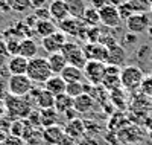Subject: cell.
<instances>
[{
  "instance_id": "1",
  "label": "cell",
  "mask_w": 152,
  "mask_h": 145,
  "mask_svg": "<svg viewBox=\"0 0 152 145\" xmlns=\"http://www.w3.org/2000/svg\"><path fill=\"white\" fill-rule=\"evenodd\" d=\"M26 75L31 78V81L37 86H44V83L52 76V69L49 66L47 58L43 57H35L32 60H29V66H28V72Z\"/></svg>"
},
{
  "instance_id": "2",
  "label": "cell",
  "mask_w": 152,
  "mask_h": 145,
  "mask_svg": "<svg viewBox=\"0 0 152 145\" xmlns=\"http://www.w3.org/2000/svg\"><path fill=\"white\" fill-rule=\"evenodd\" d=\"M145 73L138 66H123L120 72V83L122 89L126 92L140 90V86L145 80Z\"/></svg>"
},
{
  "instance_id": "3",
  "label": "cell",
  "mask_w": 152,
  "mask_h": 145,
  "mask_svg": "<svg viewBox=\"0 0 152 145\" xmlns=\"http://www.w3.org/2000/svg\"><path fill=\"white\" fill-rule=\"evenodd\" d=\"M34 86L35 84L31 81V78L28 75H11L9 80H8L9 95L18 96V98L28 96L31 92H32Z\"/></svg>"
},
{
  "instance_id": "4",
  "label": "cell",
  "mask_w": 152,
  "mask_h": 145,
  "mask_svg": "<svg viewBox=\"0 0 152 145\" xmlns=\"http://www.w3.org/2000/svg\"><path fill=\"white\" fill-rule=\"evenodd\" d=\"M105 69H107V63L88 60L84 67V76L87 83H90L93 86H100L105 76Z\"/></svg>"
},
{
  "instance_id": "5",
  "label": "cell",
  "mask_w": 152,
  "mask_h": 145,
  "mask_svg": "<svg viewBox=\"0 0 152 145\" xmlns=\"http://www.w3.org/2000/svg\"><path fill=\"white\" fill-rule=\"evenodd\" d=\"M61 52H62V54H64V57L67 58L69 64L76 66V67H81V69L85 67V64H87L88 60H87V57H85V54H84V47H81L78 43L67 41Z\"/></svg>"
},
{
  "instance_id": "6",
  "label": "cell",
  "mask_w": 152,
  "mask_h": 145,
  "mask_svg": "<svg viewBox=\"0 0 152 145\" xmlns=\"http://www.w3.org/2000/svg\"><path fill=\"white\" fill-rule=\"evenodd\" d=\"M99 17H100V24L110 29L119 28L120 23L123 21L120 17L119 8L114 5H110V3H107L102 9H99Z\"/></svg>"
},
{
  "instance_id": "7",
  "label": "cell",
  "mask_w": 152,
  "mask_h": 145,
  "mask_svg": "<svg viewBox=\"0 0 152 145\" xmlns=\"http://www.w3.org/2000/svg\"><path fill=\"white\" fill-rule=\"evenodd\" d=\"M6 107H8V113L14 118H18V119H26L32 112L29 107V102L24 101V98L12 96V95L6 99Z\"/></svg>"
},
{
  "instance_id": "8",
  "label": "cell",
  "mask_w": 152,
  "mask_h": 145,
  "mask_svg": "<svg viewBox=\"0 0 152 145\" xmlns=\"http://www.w3.org/2000/svg\"><path fill=\"white\" fill-rule=\"evenodd\" d=\"M67 35L62 32V31H56L55 34L49 35L46 38H41V46L43 49L47 52V54H56V52H61L62 47H64V44L67 43Z\"/></svg>"
},
{
  "instance_id": "9",
  "label": "cell",
  "mask_w": 152,
  "mask_h": 145,
  "mask_svg": "<svg viewBox=\"0 0 152 145\" xmlns=\"http://www.w3.org/2000/svg\"><path fill=\"white\" fill-rule=\"evenodd\" d=\"M125 24H126V29H128L131 34H135V35L145 34L151 28L149 17H148V14H145V12H135V14H132L128 20L125 21Z\"/></svg>"
},
{
  "instance_id": "10",
  "label": "cell",
  "mask_w": 152,
  "mask_h": 145,
  "mask_svg": "<svg viewBox=\"0 0 152 145\" xmlns=\"http://www.w3.org/2000/svg\"><path fill=\"white\" fill-rule=\"evenodd\" d=\"M84 54H85L87 60H96V61L107 63V60H108V47L104 46L102 43H88L84 47Z\"/></svg>"
},
{
  "instance_id": "11",
  "label": "cell",
  "mask_w": 152,
  "mask_h": 145,
  "mask_svg": "<svg viewBox=\"0 0 152 145\" xmlns=\"http://www.w3.org/2000/svg\"><path fill=\"white\" fill-rule=\"evenodd\" d=\"M49 12H50V18L58 23H61L62 20L70 17L69 6L64 0H52L49 5Z\"/></svg>"
},
{
  "instance_id": "12",
  "label": "cell",
  "mask_w": 152,
  "mask_h": 145,
  "mask_svg": "<svg viewBox=\"0 0 152 145\" xmlns=\"http://www.w3.org/2000/svg\"><path fill=\"white\" fill-rule=\"evenodd\" d=\"M82 18H75V17H69L66 20H62L59 24H58V28L59 31H62L66 35H79L81 34H85L87 28H84V24L81 23Z\"/></svg>"
},
{
  "instance_id": "13",
  "label": "cell",
  "mask_w": 152,
  "mask_h": 145,
  "mask_svg": "<svg viewBox=\"0 0 152 145\" xmlns=\"http://www.w3.org/2000/svg\"><path fill=\"white\" fill-rule=\"evenodd\" d=\"M29 60L21 55H14L8 61V70L11 75H26L28 72Z\"/></svg>"
},
{
  "instance_id": "14",
  "label": "cell",
  "mask_w": 152,
  "mask_h": 145,
  "mask_svg": "<svg viewBox=\"0 0 152 145\" xmlns=\"http://www.w3.org/2000/svg\"><path fill=\"white\" fill-rule=\"evenodd\" d=\"M125 60H126V50L123 49L122 44L116 43L108 47V60H107V64H113V66H123L125 64Z\"/></svg>"
},
{
  "instance_id": "15",
  "label": "cell",
  "mask_w": 152,
  "mask_h": 145,
  "mask_svg": "<svg viewBox=\"0 0 152 145\" xmlns=\"http://www.w3.org/2000/svg\"><path fill=\"white\" fill-rule=\"evenodd\" d=\"M66 87H67V83L62 80L61 75H52L49 80L44 83V89L47 92H50L52 95L58 96V95H62L66 93Z\"/></svg>"
},
{
  "instance_id": "16",
  "label": "cell",
  "mask_w": 152,
  "mask_h": 145,
  "mask_svg": "<svg viewBox=\"0 0 152 145\" xmlns=\"http://www.w3.org/2000/svg\"><path fill=\"white\" fill-rule=\"evenodd\" d=\"M41 135H43V141L47 145H58L61 138L66 135V131H64V128H61L59 125H50V127H46L41 131Z\"/></svg>"
},
{
  "instance_id": "17",
  "label": "cell",
  "mask_w": 152,
  "mask_h": 145,
  "mask_svg": "<svg viewBox=\"0 0 152 145\" xmlns=\"http://www.w3.org/2000/svg\"><path fill=\"white\" fill-rule=\"evenodd\" d=\"M34 104H35L40 110L55 109V95H52V93H50V92H47L46 89L40 87V89H38V93H37V98H35Z\"/></svg>"
},
{
  "instance_id": "18",
  "label": "cell",
  "mask_w": 152,
  "mask_h": 145,
  "mask_svg": "<svg viewBox=\"0 0 152 145\" xmlns=\"http://www.w3.org/2000/svg\"><path fill=\"white\" fill-rule=\"evenodd\" d=\"M94 102H96V101L93 99L91 95L82 93V95H79L78 98H75V101H73V109L78 112V113L85 115V113H88V112H91V110H93Z\"/></svg>"
},
{
  "instance_id": "19",
  "label": "cell",
  "mask_w": 152,
  "mask_h": 145,
  "mask_svg": "<svg viewBox=\"0 0 152 145\" xmlns=\"http://www.w3.org/2000/svg\"><path fill=\"white\" fill-rule=\"evenodd\" d=\"M34 31L37 32V35H40L41 38H46L49 35H52L58 31V26L52 18H46V20H37Z\"/></svg>"
},
{
  "instance_id": "20",
  "label": "cell",
  "mask_w": 152,
  "mask_h": 145,
  "mask_svg": "<svg viewBox=\"0 0 152 145\" xmlns=\"http://www.w3.org/2000/svg\"><path fill=\"white\" fill-rule=\"evenodd\" d=\"M47 61H49V66L52 69V73L53 75H61V72L67 67V58L64 57L62 52H56V54H50L47 57Z\"/></svg>"
},
{
  "instance_id": "21",
  "label": "cell",
  "mask_w": 152,
  "mask_h": 145,
  "mask_svg": "<svg viewBox=\"0 0 152 145\" xmlns=\"http://www.w3.org/2000/svg\"><path fill=\"white\" fill-rule=\"evenodd\" d=\"M64 131H66V135H69V136H72L73 139L78 141V139H81V138L84 136V133H85V122L81 121L79 118L72 119V121H69V122L66 124Z\"/></svg>"
},
{
  "instance_id": "22",
  "label": "cell",
  "mask_w": 152,
  "mask_h": 145,
  "mask_svg": "<svg viewBox=\"0 0 152 145\" xmlns=\"http://www.w3.org/2000/svg\"><path fill=\"white\" fill-rule=\"evenodd\" d=\"M61 76L66 83H82L84 80V69L76 67V66L67 64V67L61 72Z\"/></svg>"
},
{
  "instance_id": "23",
  "label": "cell",
  "mask_w": 152,
  "mask_h": 145,
  "mask_svg": "<svg viewBox=\"0 0 152 145\" xmlns=\"http://www.w3.org/2000/svg\"><path fill=\"white\" fill-rule=\"evenodd\" d=\"M37 54H38V44H37V41L32 40V38H28V37L23 38V40L20 41V54L18 55L28 58V60H32V58L38 57Z\"/></svg>"
},
{
  "instance_id": "24",
  "label": "cell",
  "mask_w": 152,
  "mask_h": 145,
  "mask_svg": "<svg viewBox=\"0 0 152 145\" xmlns=\"http://www.w3.org/2000/svg\"><path fill=\"white\" fill-rule=\"evenodd\" d=\"M69 6V12H70V17H75V18H82L84 14H85V9H87V5L84 0H64Z\"/></svg>"
},
{
  "instance_id": "25",
  "label": "cell",
  "mask_w": 152,
  "mask_h": 145,
  "mask_svg": "<svg viewBox=\"0 0 152 145\" xmlns=\"http://www.w3.org/2000/svg\"><path fill=\"white\" fill-rule=\"evenodd\" d=\"M73 98H70L67 93H62V95H58L55 96V110L59 113V115H64L67 110L73 109Z\"/></svg>"
},
{
  "instance_id": "26",
  "label": "cell",
  "mask_w": 152,
  "mask_h": 145,
  "mask_svg": "<svg viewBox=\"0 0 152 145\" xmlns=\"http://www.w3.org/2000/svg\"><path fill=\"white\" fill-rule=\"evenodd\" d=\"M84 23L88 26V28H93V26L100 24V17H99V9L93 8V6H87L85 14L82 17Z\"/></svg>"
},
{
  "instance_id": "27",
  "label": "cell",
  "mask_w": 152,
  "mask_h": 145,
  "mask_svg": "<svg viewBox=\"0 0 152 145\" xmlns=\"http://www.w3.org/2000/svg\"><path fill=\"white\" fill-rule=\"evenodd\" d=\"M58 112L55 109H46V110H40V116H41V125L50 127V125H56V118H58Z\"/></svg>"
},
{
  "instance_id": "28",
  "label": "cell",
  "mask_w": 152,
  "mask_h": 145,
  "mask_svg": "<svg viewBox=\"0 0 152 145\" xmlns=\"http://www.w3.org/2000/svg\"><path fill=\"white\" fill-rule=\"evenodd\" d=\"M8 5L14 12H26L32 8V0H8Z\"/></svg>"
},
{
  "instance_id": "29",
  "label": "cell",
  "mask_w": 152,
  "mask_h": 145,
  "mask_svg": "<svg viewBox=\"0 0 152 145\" xmlns=\"http://www.w3.org/2000/svg\"><path fill=\"white\" fill-rule=\"evenodd\" d=\"M119 12H120V17H122V20L123 21H126L132 14H135V6L132 5V2H123V3H120L119 6Z\"/></svg>"
},
{
  "instance_id": "30",
  "label": "cell",
  "mask_w": 152,
  "mask_h": 145,
  "mask_svg": "<svg viewBox=\"0 0 152 145\" xmlns=\"http://www.w3.org/2000/svg\"><path fill=\"white\" fill-rule=\"evenodd\" d=\"M28 127H29V122L24 121V119L14 121V122H12V125H11V135L23 138V135H24V131L28 130Z\"/></svg>"
},
{
  "instance_id": "31",
  "label": "cell",
  "mask_w": 152,
  "mask_h": 145,
  "mask_svg": "<svg viewBox=\"0 0 152 145\" xmlns=\"http://www.w3.org/2000/svg\"><path fill=\"white\" fill-rule=\"evenodd\" d=\"M66 93L70 96V98H78L79 95L84 93V83H67V87H66Z\"/></svg>"
},
{
  "instance_id": "32",
  "label": "cell",
  "mask_w": 152,
  "mask_h": 145,
  "mask_svg": "<svg viewBox=\"0 0 152 145\" xmlns=\"http://www.w3.org/2000/svg\"><path fill=\"white\" fill-rule=\"evenodd\" d=\"M110 98H111V101L114 102V105H116V107H119V109H123V107H125L126 101H125V93H123L122 87L110 92Z\"/></svg>"
},
{
  "instance_id": "33",
  "label": "cell",
  "mask_w": 152,
  "mask_h": 145,
  "mask_svg": "<svg viewBox=\"0 0 152 145\" xmlns=\"http://www.w3.org/2000/svg\"><path fill=\"white\" fill-rule=\"evenodd\" d=\"M140 92H142V95L145 96H152V75H148L145 76V80L140 86Z\"/></svg>"
},
{
  "instance_id": "34",
  "label": "cell",
  "mask_w": 152,
  "mask_h": 145,
  "mask_svg": "<svg viewBox=\"0 0 152 145\" xmlns=\"http://www.w3.org/2000/svg\"><path fill=\"white\" fill-rule=\"evenodd\" d=\"M6 50L11 54V57L20 54V41L18 40H6Z\"/></svg>"
},
{
  "instance_id": "35",
  "label": "cell",
  "mask_w": 152,
  "mask_h": 145,
  "mask_svg": "<svg viewBox=\"0 0 152 145\" xmlns=\"http://www.w3.org/2000/svg\"><path fill=\"white\" fill-rule=\"evenodd\" d=\"M2 145H26V141H24L23 138H20V136L11 135V136H5Z\"/></svg>"
},
{
  "instance_id": "36",
  "label": "cell",
  "mask_w": 152,
  "mask_h": 145,
  "mask_svg": "<svg viewBox=\"0 0 152 145\" xmlns=\"http://www.w3.org/2000/svg\"><path fill=\"white\" fill-rule=\"evenodd\" d=\"M28 122L31 127H40L41 125V116H40V112H31V115L28 116Z\"/></svg>"
},
{
  "instance_id": "37",
  "label": "cell",
  "mask_w": 152,
  "mask_h": 145,
  "mask_svg": "<svg viewBox=\"0 0 152 145\" xmlns=\"http://www.w3.org/2000/svg\"><path fill=\"white\" fill-rule=\"evenodd\" d=\"M34 16L37 17V20H46V18H50L49 8H35Z\"/></svg>"
},
{
  "instance_id": "38",
  "label": "cell",
  "mask_w": 152,
  "mask_h": 145,
  "mask_svg": "<svg viewBox=\"0 0 152 145\" xmlns=\"http://www.w3.org/2000/svg\"><path fill=\"white\" fill-rule=\"evenodd\" d=\"M58 145H76V139H73L69 135H64L61 138V141L58 142Z\"/></svg>"
},
{
  "instance_id": "39",
  "label": "cell",
  "mask_w": 152,
  "mask_h": 145,
  "mask_svg": "<svg viewBox=\"0 0 152 145\" xmlns=\"http://www.w3.org/2000/svg\"><path fill=\"white\" fill-rule=\"evenodd\" d=\"M90 3H91V6L96 8V9H102V8L107 5V0H90Z\"/></svg>"
},
{
  "instance_id": "40",
  "label": "cell",
  "mask_w": 152,
  "mask_h": 145,
  "mask_svg": "<svg viewBox=\"0 0 152 145\" xmlns=\"http://www.w3.org/2000/svg\"><path fill=\"white\" fill-rule=\"evenodd\" d=\"M137 37H138V35H135V34H131V32H129L128 35H125V40L128 41V44H131V43H135V41H137Z\"/></svg>"
},
{
  "instance_id": "41",
  "label": "cell",
  "mask_w": 152,
  "mask_h": 145,
  "mask_svg": "<svg viewBox=\"0 0 152 145\" xmlns=\"http://www.w3.org/2000/svg\"><path fill=\"white\" fill-rule=\"evenodd\" d=\"M0 11H3V12L11 11L9 9V5H8V0H0Z\"/></svg>"
},
{
  "instance_id": "42",
  "label": "cell",
  "mask_w": 152,
  "mask_h": 145,
  "mask_svg": "<svg viewBox=\"0 0 152 145\" xmlns=\"http://www.w3.org/2000/svg\"><path fill=\"white\" fill-rule=\"evenodd\" d=\"M79 145H99L94 139H82Z\"/></svg>"
},
{
  "instance_id": "43",
  "label": "cell",
  "mask_w": 152,
  "mask_h": 145,
  "mask_svg": "<svg viewBox=\"0 0 152 145\" xmlns=\"http://www.w3.org/2000/svg\"><path fill=\"white\" fill-rule=\"evenodd\" d=\"M148 34H149V37H151V38H152V26H151V28H149V29H148Z\"/></svg>"
},
{
  "instance_id": "44",
  "label": "cell",
  "mask_w": 152,
  "mask_h": 145,
  "mask_svg": "<svg viewBox=\"0 0 152 145\" xmlns=\"http://www.w3.org/2000/svg\"><path fill=\"white\" fill-rule=\"evenodd\" d=\"M26 145H38V144H31V142H26Z\"/></svg>"
},
{
  "instance_id": "45",
  "label": "cell",
  "mask_w": 152,
  "mask_h": 145,
  "mask_svg": "<svg viewBox=\"0 0 152 145\" xmlns=\"http://www.w3.org/2000/svg\"><path fill=\"white\" fill-rule=\"evenodd\" d=\"M151 9H152V5H151Z\"/></svg>"
},
{
  "instance_id": "46",
  "label": "cell",
  "mask_w": 152,
  "mask_h": 145,
  "mask_svg": "<svg viewBox=\"0 0 152 145\" xmlns=\"http://www.w3.org/2000/svg\"><path fill=\"white\" fill-rule=\"evenodd\" d=\"M151 99H152V96H151Z\"/></svg>"
},
{
  "instance_id": "47",
  "label": "cell",
  "mask_w": 152,
  "mask_h": 145,
  "mask_svg": "<svg viewBox=\"0 0 152 145\" xmlns=\"http://www.w3.org/2000/svg\"><path fill=\"white\" fill-rule=\"evenodd\" d=\"M111 2H113V0H111Z\"/></svg>"
}]
</instances>
